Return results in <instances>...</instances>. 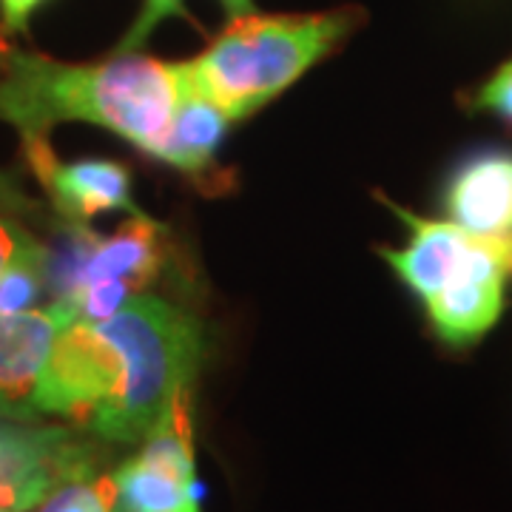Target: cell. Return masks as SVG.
<instances>
[{
  "instance_id": "cell-1",
  "label": "cell",
  "mask_w": 512,
  "mask_h": 512,
  "mask_svg": "<svg viewBox=\"0 0 512 512\" xmlns=\"http://www.w3.org/2000/svg\"><path fill=\"white\" fill-rule=\"evenodd\" d=\"M177 100V63L140 52L60 63L9 49L0 63V123L18 128L20 137H49L60 123H92L154 154Z\"/></svg>"
},
{
  "instance_id": "cell-2",
  "label": "cell",
  "mask_w": 512,
  "mask_h": 512,
  "mask_svg": "<svg viewBox=\"0 0 512 512\" xmlns=\"http://www.w3.org/2000/svg\"><path fill=\"white\" fill-rule=\"evenodd\" d=\"M89 328L103 356L106 390L83 430L106 444H140L191 396L205 328L188 308L148 293Z\"/></svg>"
},
{
  "instance_id": "cell-3",
  "label": "cell",
  "mask_w": 512,
  "mask_h": 512,
  "mask_svg": "<svg viewBox=\"0 0 512 512\" xmlns=\"http://www.w3.org/2000/svg\"><path fill=\"white\" fill-rule=\"evenodd\" d=\"M353 29V12L234 18L202 55L177 63L185 83L231 123L251 117L293 86Z\"/></svg>"
},
{
  "instance_id": "cell-4",
  "label": "cell",
  "mask_w": 512,
  "mask_h": 512,
  "mask_svg": "<svg viewBox=\"0 0 512 512\" xmlns=\"http://www.w3.org/2000/svg\"><path fill=\"white\" fill-rule=\"evenodd\" d=\"M100 444L77 424L0 419V507L32 512L60 484L100 476Z\"/></svg>"
},
{
  "instance_id": "cell-5",
  "label": "cell",
  "mask_w": 512,
  "mask_h": 512,
  "mask_svg": "<svg viewBox=\"0 0 512 512\" xmlns=\"http://www.w3.org/2000/svg\"><path fill=\"white\" fill-rule=\"evenodd\" d=\"M109 476L117 512H200L191 396L174 404L163 424L140 441V453Z\"/></svg>"
},
{
  "instance_id": "cell-6",
  "label": "cell",
  "mask_w": 512,
  "mask_h": 512,
  "mask_svg": "<svg viewBox=\"0 0 512 512\" xmlns=\"http://www.w3.org/2000/svg\"><path fill=\"white\" fill-rule=\"evenodd\" d=\"M165 234L163 225L140 214L117 234L97 237L83 256L72 299L66 302L77 313V322H100L140 296L163 268Z\"/></svg>"
},
{
  "instance_id": "cell-7",
  "label": "cell",
  "mask_w": 512,
  "mask_h": 512,
  "mask_svg": "<svg viewBox=\"0 0 512 512\" xmlns=\"http://www.w3.org/2000/svg\"><path fill=\"white\" fill-rule=\"evenodd\" d=\"M512 265V237H476L464 268L427 305L430 322L450 348H467L493 328L504 279Z\"/></svg>"
},
{
  "instance_id": "cell-8",
  "label": "cell",
  "mask_w": 512,
  "mask_h": 512,
  "mask_svg": "<svg viewBox=\"0 0 512 512\" xmlns=\"http://www.w3.org/2000/svg\"><path fill=\"white\" fill-rule=\"evenodd\" d=\"M77 322L66 302L0 316V419L43 421L37 390L60 333Z\"/></svg>"
},
{
  "instance_id": "cell-9",
  "label": "cell",
  "mask_w": 512,
  "mask_h": 512,
  "mask_svg": "<svg viewBox=\"0 0 512 512\" xmlns=\"http://www.w3.org/2000/svg\"><path fill=\"white\" fill-rule=\"evenodd\" d=\"M26 160L46 188L57 220L89 222L106 211H126L140 217V205L131 194V174L114 160H72L63 163L49 146V137H20Z\"/></svg>"
},
{
  "instance_id": "cell-10",
  "label": "cell",
  "mask_w": 512,
  "mask_h": 512,
  "mask_svg": "<svg viewBox=\"0 0 512 512\" xmlns=\"http://www.w3.org/2000/svg\"><path fill=\"white\" fill-rule=\"evenodd\" d=\"M447 214L476 237H512V154L470 157L447 185Z\"/></svg>"
},
{
  "instance_id": "cell-11",
  "label": "cell",
  "mask_w": 512,
  "mask_h": 512,
  "mask_svg": "<svg viewBox=\"0 0 512 512\" xmlns=\"http://www.w3.org/2000/svg\"><path fill=\"white\" fill-rule=\"evenodd\" d=\"M396 214L410 225L413 237L399 251H384V259L410 291L430 302L464 268L476 234L464 231L456 222L419 220L404 208H396Z\"/></svg>"
},
{
  "instance_id": "cell-12",
  "label": "cell",
  "mask_w": 512,
  "mask_h": 512,
  "mask_svg": "<svg viewBox=\"0 0 512 512\" xmlns=\"http://www.w3.org/2000/svg\"><path fill=\"white\" fill-rule=\"evenodd\" d=\"M228 126H231L228 114L217 103H211L208 97L194 92L180 77L177 109L171 114V123L165 128L163 140L151 157H157L191 177L205 174L214 165V154H217Z\"/></svg>"
},
{
  "instance_id": "cell-13",
  "label": "cell",
  "mask_w": 512,
  "mask_h": 512,
  "mask_svg": "<svg viewBox=\"0 0 512 512\" xmlns=\"http://www.w3.org/2000/svg\"><path fill=\"white\" fill-rule=\"evenodd\" d=\"M46 293V245L37 239L0 271V316L32 311Z\"/></svg>"
},
{
  "instance_id": "cell-14",
  "label": "cell",
  "mask_w": 512,
  "mask_h": 512,
  "mask_svg": "<svg viewBox=\"0 0 512 512\" xmlns=\"http://www.w3.org/2000/svg\"><path fill=\"white\" fill-rule=\"evenodd\" d=\"M35 512H117L111 476L72 478L60 484L55 493L46 495Z\"/></svg>"
},
{
  "instance_id": "cell-15",
  "label": "cell",
  "mask_w": 512,
  "mask_h": 512,
  "mask_svg": "<svg viewBox=\"0 0 512 512\" xmlns=\"http://www.w3.org/2000/svg\"><path fill=\"white\" fill-rule=\"evenodd\" d=\"M168 18L191 20L188 9H185V0H143L140 15L131 23V29L123 35V40L114 46L111 55H134V52H140L148 43V37L154 35V29Z\"/></svg>"
},
{
  "instance_id": "cell-16",
  "label": "cell",
  "mask_w": 512,
  "mask_h": 512,
  "mask_svg": "<svg viewBox=\"0 0 512 512\" xmlns=\"http://www.w3.org/2000/svg\"><path fill=\"white\" fill-rule=\"evenodd\" d=\"M0 214L3 217H15V220H37L43 222L46 214V205L35 200L26 185L20 180L18 174L12 171H0Z\"/></svg>"
},
{
  "instance_id": "cell-17",
  "label": "cell",
  "mask_w": 512,
  "mask_h": 512,
  "mask_svg": "<svg viewBox=\"0 0 512 512\" xmlns=\"http://www.w3.org/2000/svg\"><path fill=\"white\" fill-rule=\"evenodd\" d=\"M478 109L498 114L501 120L512 123V60L493 74V80L476 94Z\"/></svg>"
},
{
  "instance_id": "cell-18",
  "label": "cell",
  "mask_w": 512,
  "mask_h": 512,
  "mask_svg": "<svg viewBox=\"0 0 512 512\" xmlns=\"http://www.w3.org/2000/svg\"><path fill=\"white\" fill-rule=\"evenodd\" d=\"M32 242H37L35 234H29L15 217H3V214H0V271H3L23 248H29Z\"/></svg>"
},
{
  "instance_id": "cell-19",
  "label": "cell",
  "mask_w": 512,
  "mask_h": 512,
  "mask_svg": "<svg viewBox=\"0 0 512 512\" xmlns=\"http://www.w3.org/2000/svg\"><path fill=\"white\" fill-rule=\"evenodd\" d=\"M46 0H0L3 32H26V23Z\"/></svg>"
},
{
  "instance_id": "cell-20",
  "label": "cell",
  "mask_w": 512,
  "mask_h": 512,
  "mask_svg": "<svg viewBox=\"0 0 512 512\" xmlns=\"http://www.w3.org/2000/svg\"><path fill=\"white\" fill-rule=\"evenodd\" d=\"M222 6H225V12H228L231 18H248V15H256L254 0H222Z\"/></svg>"
},
{
  "instance_id": "cell-21",
  "label": "cell",
  "mask_w": 512,
  "mask_h": 512,
  "mask_svg": "<svg viewBox=\"0 0 512 512\" xmlns=\"http://www.w3.org/2000/svg\"><path fill=\"white\" fill-rule=\"evenodd\" d=\"M9 49H12V46L6 43V37H3V32H0V63H3V57L9 55Z\"/></svg>"
},
{
  "instance_id": "cell-22",
  "label": "cell",
  "mask_w": 512,
  "mask_h": 512,
  "mask_svg": "<svg viewBox=\"0 0 512 512\" xmlns=\"http://www.w3.org/2000/svg\"><path fill=\"white\" fill-rule=\"evenodd\" d=\"M0 512H12V510H3V507H0Z\"/></svg>"
},
{
  "instance_id": "cell-23",
  "label": "cell",
  "mask_w": 512,
  "mask_h": 512,
  "mask_svg": "<svg viewBox=\"0 0 512 512\" xmlns=\"http://www.w3.org/2000/svg\"><path fill=\"white\" fill-rule=\"evenodd\" d=\"M510 268H512V265H510Z\"/></svg>"
}]
</instances>
